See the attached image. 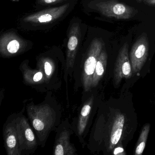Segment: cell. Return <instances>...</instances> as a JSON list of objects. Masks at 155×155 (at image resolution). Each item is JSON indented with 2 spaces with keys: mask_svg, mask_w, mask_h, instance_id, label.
<instances>
[{
  "mask_svg": "<svg viewBox=\"0 0 155 155\" xmlns=\"http://www.w3.org/2000/svg\"><path fill=\"white\" fill-rule=\"evenodd\" d=\"M114 155H125V151H124V149L122 147L119 146L117 147L116 148L114 149L113 152Z\"/></svg>",
  "mask_w": 155,
  "mask_h": 155,
  "instance_id": "obj_19",
  "label": "cell"
},
{
  "mask_svg": "<svg viewBox=\"0 0 155 155\" xmlns=\"http://www.w3.org/2000/svg\"><path fill=\"white\" fill-rule=\"evenodd\" d=\"M95 9L107 18L127 20L133 18L138 11L117 0H99L95 4Z\"/></svg>",
  "mask_w": 155,
  "mask_h": 155,
  "instance_id": "obj_2",
  "label": "cell"
},
{
  "mask_svg": "<svg viewBox=\"0 0 155 155\" xmlns=\"http://www.w3.org/2000/svg\"><path fill=\"white\" fill-rule=\"evenodd\" d=\"M69 5L47 9L37 13L29 15L24 19L26 22L36 24H47L59 18L67 11Z\"/></svg>",
  "mask_w": 155,
  "mask_h": 155,
  "instance_id": "obj_8",
  "label": "cell"
},
{
  "mask_svg": "<svg viewBox=\"0 0 155 155\" xmlns=\"http://www.w3.org/2000/svg\"><path fill=\"white\" fill-rule=\"evenodd\" d=\"M103 46L104 43L101 39L95 38L90 46L82 72V81L85 91H89L92 87L95 68Z\"/></svg>",
  "mask_w": 155,
  "mask_h": 155,
  "instance_id": "obj_3",
  "label": "cell"
},
{
  "mask_svg": "<svg viewBox=\"0 0 155 155\" xmlns=\"http://www.w3.org/2000/svg\"><path fill=\"white\" fill-rule=\"evenodd\" d=\"M125 117L123 114L116 116L113 121L110 138L109 149H113L120 140L125 124Z\"/></svg>",
  "mask_w": 155,
  "mask_h": 155,
  "instance_id": "obj_12",
  "label": "cell"
},
{
  "mask_svg": "<svg viewBox=\"0 0 155 155\" xmlns=\"http://www.w3.org/2000/svg\"><path fill=\"white\" fill-rule=\"evenodd\" d=\"M23 75L24 80L28 84H41L46 81L45 74L41 69L39 70H36L28 68H24Z\"/></svg>",
  "mask_w": 155,
  "mask_h": 155,
  "instance_id": "obj_15",
  "label": "cell"
},
{
  "mask_svg": "<svg viewBox=\"0 0 155 155\" xmlns=\"http://www.w3.org/2000/svg\"><path fill=\"white\" fill-rule=\"evenodd\" d=\"M137 2H142V0H136Z\"/></svg>",
  "mask_w": 155,
  "mask_h": 155,
  "instance_id": "obj_21",
  "label": "cell"
},
{
  "mask_svg": "<svg viewBox=\"0 0 155 155\" xmlns=\"http://www.w3.org/2000/svg\"><path fill=\"white\" fill-rule=\"evenodd\" d=\"M150 130V125L148 123L144 125L140 135L135 151V155H140L142 154L147 140L148 136Z\"/></svg>",
  "mask_w": 155,
  "mask_h": 155,
  "instance_id": "obj_16",
  "label": "cell"
},
{
  "mask_svg": "<svg viewBox=\"0 0 155 155\" xmlns=\"http://www.w3.org/2000/svg\"><path fill=\"white\" fill-rule=\"evenodd\" d=\"M129 46L125 43L119 51L114 70V84L119 85L123 78H131L133 73L128 54Z\"/></svg>",
  "mask_w": 155,
  "mask_h": 155,
  "instance_id": "obj_5",
  "label": "cell"
},
{
  "mask_svg": "<svg viewBox=\"0 0 155 155\" xmlns=\"http://www.w3.org/2000/svg\"><path fill=\"white\" fill-rule=\"evenodd\" d=\"M93 102V98H90L81 109L78 126V133L80 136L83 134L86 129Z\"/></svg>",
  "mask_w": 155,
  "mask_h": 155,
  "instance_id": "obj_14",
  "label": "cell"
},
{
  "mask_svg": "<svg viewBox=\"0 0 155 155\" xmlns=\"http://www.w3.org/2000/svg\"><path fill=\"white\" fill-rule=\"evenodd\" d=\"M149 43L147 35L143 33L135 41L130 50V59L133 73L140 72L148 56Z\"/></svg>",
  "mask_w": 155,
  "mask_h": 155,
  "instance_id": "obj_4",
  "label": "cell"
},
{
  "mask_svg": "<svg viewBox=\"0 0 155 155\" xmlns=\"http://www.w3.org/2000/svg\"><path fill=\"white\" fill-rule=\"evenodd\" d=\"M55 155H74L76 150L70 141V133L67 130L63 131L60 135L54 146Z\"/></svg>",
  "mask_w": 155,
  "mask_h": 155,
  "instance_id": "obj_11",
  "label": "cell"
},
{
  "mask_svg": "<svg viewBox=\"0 0 155 155\" xmlns=\"http://www.w3.org/2000/svg\"><path fill=\"white\" fill-rule=\"evenodd\" d=\"M29 117L40 140L42 141L54 125L55 113L53 109L47 105H31L28 108Z\"/></svg>",
  "mask_w": 155,
  "mask_h": 155,
  "instance_id": "obj_1",
  "label": "cell"
},
{
  "mask_svg": "<svg viewBox=\"0 0 155 155\" xmlns=\"http://www.w3.org/2000/svg\"><path fill=\"white\" fill-rule=\"evenodd\" d=\"M107 55L105 51H102L96 64L92 80V87H97L105 73L107 63Z\"/></svg>",
  "mask_w": 155,
  "mask_h": 155,
  "instance_id": "obj_13",
  "label": "cell"
},
{
  "mask_svg": "<svg viewBox=\"0 0 155 155\" xmlns=\"http://www.w3.org/2000/svg\"><path fill=\"white\" fill-rule=\"evenodd\" d=\"M13 1H16V0H13Z\"/></svg>",
  "mask_w": 155,
  "mask_h": 155,
  "instance_id": "obj_22",
  "label": "cell"
},
{
  "mask_svg": "<svg viewBox=\"0 0 155 155\" xmlns=\"http://www.w3.org/2000/svg\"><path fill=\"white\" fill-rule=\"evenodd\" d=\"M142 2L148 6H155V0H142Z\"/></svg>",
  "mask_w": 155,
  "mask_h": 155,
  "instance_id": "obj_20",
  "label": "cell"
},
{
  "mask_svg": "<svg viewBox=\"0 0 155 155\" xmlns=\"http://www.w3.org/2000/svg\"><path fill=\"white\" fill-rule=\"evenodd\" d=\"M39 66L45 74L46 81L51 78L55 70V66L53 61L48 58H44L40 61Z\"/></svg>",
  "mask_w": 155,
  "mask_h": 155,
  "instance_id": "obj_17",
  "label": "cell"
},
{
  "mask_svg": "<svg viewBox=\"0 0 155 155\" xmlns=\"http://www.w3.org/2000/svg\"><path fill=\"white\" fill-rule=\"evenodd\" d=\"M81 38V32L79 24L74 23L71 26L69 33L66 61L67 69L72 68L74 66Z\"/></svg>",
  "mask_w": 155,
  "mask_h": 155,
  "instance_id": "obj_9",
  "label": "cell"
},
{
  "mask_svg": "<svg viewBox=\"0 0 155 155\" xmlns=\"http://www.w3.org/2000/svg\"><path fill=\"white\" fill-rule=\"evenodd\" d=\"M15 122L21 150L35 148L37 144L36 137L26 118H18Z\"/></svg>",
  "mask_w": 155,
  "mask_h": 155,
  "instance_id": "obj_7",
  "label": "cell"
},
{
  "mask_svg": "<svg viewBox=\"0 0 155 155\" xmlns=\"http://www.w3.org/2000/svg\"><path fill=\"white\" fill-rule=\"evenodd\" d=\"M4 138L8 155H20L21 149L15 121L14 123H10L6 127Z\"/></svg>",
  "mask_w": 155,
  "mask_h": 155,
  "instance_id": "obj_10",
  "label": "cell"
},
{
  "mask_svg": "<svg viewBox=\"0 0 155 155\" xmlns=\"http://www.w3.org/2000/svg\"><path fill=\"white\" fill-rule=\"evenodd\" d=\"M65 1L67 0H38V3L43 5L56 4Z\"/></svg>",
  "mask_w": 155,
  "mask_h": 155,
  "instance_id": "obj_18",
  "label": "cell"
},
{
  "mask_svg": "<svg viewBox=\"0 0 155 155\" xmlns=\"http://www.w3.org/2000/svg\"><path fill=\"white\" fill-rule=\"evenodd\" d=\"M27 43L13 32L3 34L0 38V53L3 57H9L24 51Z\"/></svg>",
  "mask_w": 155,
  "mask_h": 155,
  "instance_id": "obj_6",
  "label": "cell"
}]
</instances>
